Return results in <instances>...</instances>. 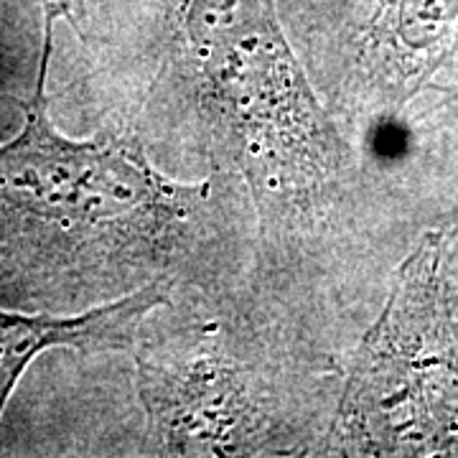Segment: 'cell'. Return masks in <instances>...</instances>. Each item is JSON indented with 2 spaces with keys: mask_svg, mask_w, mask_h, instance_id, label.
I'll list each match as a JSON object with an SVG mask.
<instances>
[{
  "mask_svg": "<svg viewBox=\"0 0 458 458\" xmlns=\"http://www.w3.org/2000/svg\"><path fill=\"white\" fill-rule=\"evenodd\" d=\"M59 16H72V0H44L36 89L21 102V135L0 146V234L66 262L140 273L168 250L204 197V186L164 179L125 138L59 135L47 102Z\"/></svg>",
  "mask_w": 458,
  "mask_h": 458,
  "instance_id": "1",
  "label": "cell"
},
{
  "mask_svg": "<svg viewBox=\"0 0 458 458\" xmlns=\"http://www.w3.org/2000/svg\"><path fill=\"white\" fill-rule=\"evenodd\" d=\"M334 433L360 456H458V321L443 227L397 267L354 357Z\"/></svg>",
  "mask_w": 458,
  "mask_h": 458,
  "instance_id": "2",
  "label": "cell"
},
{
  "mask_svg": "<svg viewBox=\"0 0 458 458\" xmlns=\"http://www.w3.org/2000/svg\"><path fill=\"white\" fill-rule=\"evenodd\" d=\"M201 95L250 165L280 181L324 179L344 148L295 62L278 0H179Z\"/></svg>",
  "mask_w": 458,
  "mask_h": 458,
  "instance_id": "3",
  "label": "cell"
},
{
  "mask_svg": "<svg viewBox=\"0 0 458 458\" xmlns=\"http://www.w3.org/2000/svg\"><path fill=\"white\" fill-rule=\"evenodd\" d=\"M150 426L171 454H242L258 443V415L234 367L140 361Z\"/></svg>",
  "mask_w": 458,
  "mask_h": 458,
  "instance_id": "4",
  "label": "cell"
},
{
  "mask_svg": "<svg viewBox=\"0 0 458 458\" xmlns=\"http://www.w3.org/2000/svg\"><path fill=\"white\" fill-rule=\"evenodd\" d=\"M164 283H150L135 293L80 316H29L0 309V415L18 377L41 352L54 346L125 349L148 313L165 303Z\"/></svg>",
  "mask_w": 458,
  "mask_h": 458,
  "instance_id": "5",
  "label": "cell"
},
{
  "mask_svg": "<svg viewBox=\"0 0 458 458\" xmlns=\"http://www.w3.org/2000/svg\"><path fill=\"white\" fill-rule=\"evenodd\" d=\"M369 51L390 98L418 95L458 54V0H372Z\"/></svg>",
  "mask_w": 458,
  "mask_h": 458,
  "instance_id": "6",
  "label": "cell"
},
{
  "mask_svg": "<svg viewBox=\"0 0 458 458\" xmlns=\"http://www.w3.org/2000/svg\"><path fill=\"white\" fill-rule=\"evenodd\" d=\"M438 107L436 113L443 114L445 120H458V84L454 87H441L438 89Z\"/></svg>",
  "mask_w": 458,
  "mask_h": 458,
  "instance_id": "7",
  "label": "cell"
}]
</instances>
